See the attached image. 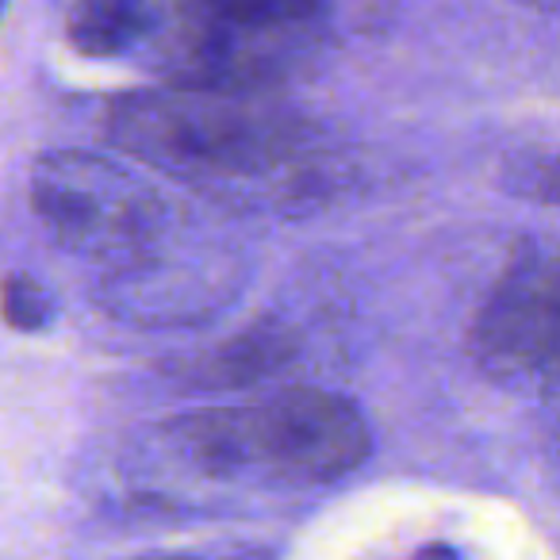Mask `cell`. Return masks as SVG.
Here are the masks:
<instances>
[{
  "mask_svg": "<svg viewBox=\"0 0 560 560\" xmlns=\"http://www.w3.org/2000/svg\"><path fill=\"white\" fill-rule=\"evenodd\" d=\"M170 450L211 480L335 483L373 453V430L353 399L327 388H284L261 404L208 407L165 427Z\"/></svg>",
  "mask_w": 560,
  "mask_h": 560,
  "instance_id": "2",
  "label": "cell"
},
{
  "mask_svg": "<svg viewBox=\"0 0 560 560\" xmlns=\"http://www.w3.org/2000/svg\"><path fill=\"white\" fill-rule=\"evenodd\" d=\"M9 4H12V0H0V20H4V12H9Z\"/></svg>",
  "mask_w": 560,
  "mask_h": 560,
  "instance_id": "9",
  "label": "cell"
},
{
  "mask_svg": "<svg viewBox=\"0 0 560 560\" xmlns=\"http://www.w3.org/2000/svg\"><path fill=\"white\" fill-rule=\"evenodd\" d=\"M0 319L12 330H47L55 319V296L43 280L27 277V272H9L0 280Z\"/></svg>",
  "mask_w": 560,
  "mask_h": 560,
  "instance_id": "6",
  "label": "cell"
},
{
  "mask_svg": "<svg viewBox=\"0 0 560 560\" xmlns=\"http://www.w3.org/2000/svg\"><path fill=\"white\" fill-rule=\"evenodd\" d=\"M476 365L495 384L552 396L560 369V272L549 249H522L468 335Z\"/></svg>",
  "mask_w": 560,
  "mask_h": 560,
  "instance_id": "4",
  "label": "cell"
},
{
  "mask_svg": "<svg viewBox=\"0 0 560 560\" xmlns=\"http://www.w3.org/2000/svg\"><path fill=\"white\" fill-rule=\"evenodd\" d=\"M518 4H526V9H534V12H545V16H552V12L560 9V0H518Z\"/></svg>",
  "mask_w": 560,
  "mask_h": 560,
  "instance_id": "8",
  "label": "cell"
},
{
  "mask_svg": "<svg viewBox=\"0 0 560 560\" xmlns=\"http://www.w3.org/2000/svg\"><path fill=\"white\" fill-rule=\"evenodd\" d=\"M419 560H457V552L445 549V545H430V549H422Z\"/></svg>",
  "mask_w": 560,
  "mask_h": 560,
  "instance_id": "7",
  "label": "cell"
},
{
  "mask_svg": "<svg viewBox=\"0 0 560 560\" xmlns=\"http://www.w3.org/2000/svg\"><path fill=\"white\" fill-rule=\"evenodd\" d=\"M108 139L208 196L280 203L319 177V131L261 89H139L108 101Z\"/></svg>",
  "mask_w": 560,
  "mask_h": 560,
  "instance_id": "1",
  "label": "cell"
},
{
  "mask_svg": "<svg viewBox=\"0 0 560 560\" xmlns=\"http://www.w3.org/2000/svg\"><path fill=\"white\" fill-rule=\"evenodd\" d=\"M27 200L66 254L108 272L139 277L170 234L165 196L124 162L93 150H47L35 158Z\"/></svg>",
  "mask_w": 560,
  "mask_h": 560,
  "instance_id": "3",
  "label": "cell"
},
{
  "mask_svg": "<svg viewBox=\"0 0 560 560\" xmlns=\"http://www.w3.org/2000/svg\"><path fill=\"white\" fill-rule=\"evenodd\" d=\"M150 32V0H73L66 16V35L85 58H127L147 50Z\"/></svg>",
  "mask_w": 560,
  "mask_h": 560,
  "instance_id": "5",
  "label": "cell"
}]
</instances>
